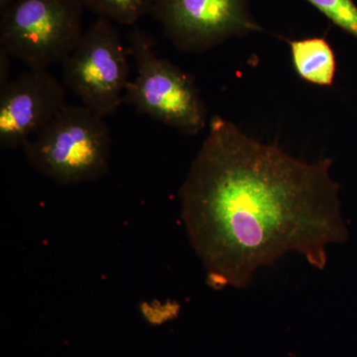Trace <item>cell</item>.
<instances>
[{"instance_id": "cell-8", "label": "cell", "mask_w": 357, "mask_h": 357, "mask_svg": "<svg viewBox=\"0 0 357 357\" xmlns=\"http://www.w3.org/2000/svg\"><path fill=\"white\" fill-rule=\"evenodd\" d=\"M294 69L307 83L332 86L337 74V59L325 38H307L289 42Z\"/></svg>"}, {"instance_id": "cell-5", "label": "cell", "mask_w": 357, "mask_h": 357, "mask_svg": "<svg viewBox=\"0 0 357 357\" xmlns=\"http://www.w3.org/2000/svg\"><path fill=\"white\" fill-rule=\"evenodd\" d=\"M129 54L114 22L98 18L63 63V84L96 114H114L131 81Z\"/></svg>"}, {"instance_id": "cell-11", "label": "cell", "mask_w": 357, "mask_h": 357, "mask_svg": "<svg viewBox=\"0 0 357 357\" xmlns=\"http://www.w3.org/2000/svg\"><path fill=\"white\" fill-rule=\"evenodd\" d=\"M10 55L6 49L0 47V89L3 88L10 82L9 70H10Z\"/></svg>"}, {"instance_id": "cell-9", "label": "cell", "mask_w": 357, "mask_h": 357, "mask_svg": "<svg viewBox=\"0 0 357 357\" xmlns=\"http://www.w3.org/2000/svg\"><path fill=\"white\" fill-rule=\"evenodd\" d=\"M84 8L121 25H132L152 13L157 0H77Z\"/></svg>"}, {"instance_id": "cell-6", "label": "cell", "mask_w": 357, "mask_h": 357, "mask_svg": "<svg viewBox=\"0 0 357 357\" xmlns=\"http://www.w3.org/2000/svg\"><path fill=\"white\" fill-rule=\"evenodd\" d=\"M152 15L178 50L202 53L262 28L248 0H157Z\"/></svg>"}, {"instance_id": "cell-7", "label": "cell", "mask_w": 357, "mask_h": 357, "mask_svg": "<svg viewBox=\"0 0 357 357\" xmlns=\"http://www.w3.org/2000/svg\"><path fill=\"white\" fill-rule=\"evenodd\" d=\"M67 105L64 84L47 69H29L0 89V147H24Z\"/></svg>"}, {"instance_id": "cell-3", "label": "cell", "mask_w": 357, "mask_h": 357, "mask_svg": "<svg viewBox=\"0 0 357 357\" xmlns=\"http://www.w3.org/2000/svg\"><path fill=\"white\" fill-rule=\"evenodd\" d=\"M128 49L135 60L136 76L128 84L124 103L185 135L201 132L208 124V109L194 77L159 57L145 33L134 31Z\"/></svg>"}, {"instance_id": "cell-10", "label": "cell", "mask_w": 357, "mask_h": 357, "mask_svg": "<svg viewBox=\"0 0 357 357\" xmlns=\"http://www.w3.org/2000/svg\"><path fill=\"white\" fill-rule=\"evenodd\" d=\"M333 24L357 39V6L352 0H307Z\"/></svg>"}, {"instance_id": "cell-12", "label": "cell", "mask_w": 357, "mask_h": 357, "mask_svg": "<svg viewBox=\"0 0 357 357\" xmlns=\"http://www.w3.org/2000/svg\"><path fill=\"white\" fill-rule=\"evenodd\" d=\"M14 1H15V0H0V13L6 10L7 7L13 4Z\"/></svg>"}, {"instance_id": "cell-1", "label": "cell", "mask_w": 357, "mask_h": 357, "mask_svg": "<svg viewBox=\"0 0 357 357\" xmlns=\"http://www.w3.org/2000/svg\"><path fill=\"white\" fill-rule=\"evenodd\" d=\"M331 166L294 158L211 117L180 190L183 222L211 285L246 287L289 252L325 269L326 246L349 236Z\"/></svg>"}, {"instance_id": "cell-4", "label": "cell", "mask_w": 357, "mask_h": 357, "mask_svg": "<svg viewBox=\"0 0 357 357\" xmlns=\"http://www.w3.org/2000/svg\"><path fill=\"white\" fill-rule=\"evenodd\" d=\"M77 0H15L0 13V47L29 69L63 64L84 34Z\"/></svg>"}, {"instance_id": "cell-2", "label": "cell", "mask_w": 357, "mask_h": 357, "mask_svg": "<svg viewBox=\"0 0 357 357\" xmlns=\"http://www.w3.org/2000/svg\"><path fill=\"white\" fill-rule=\"evenodd\" d=\"M23 149L30 165L57 184L93 182L109 172L112 132L105 117L67 105Z\"/></svg>"}]
</instances>
